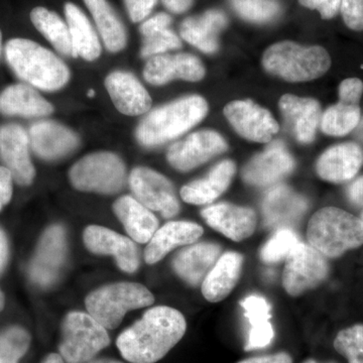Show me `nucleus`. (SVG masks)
Wrapping results in <instances>:
<instances>
[{
	"label": "nucleus",
	"mask_w": 363,
	"mask_h": 363,
	"mask_svg": "<svg viewBox=\"0 0 363 363\" xmlns=\"http://www.w3.org/2000/svg\"><path fill=\"white\" fill-rule=\"evenodd\" d=\"M187 330L183 314L174 308L157 306L124 330L116 340L124 359L131 363H156L180 342Z\"/></svg>",
	"instance_id": "obj_1"
},
{
	"label": "nucleus",
	"mask_w": 363,
	"mask_h": 363,
	"mask_svg": "<svg viewBox=\"0 0 363 363\" xmlns=\"http://www.w3.org/2000/svg\"><path fill=\"white\" fill-rule=\"evenodd\" d=\"M6 58L18 78L40 90L61 89L70 79V71L61 59L30 40H9Z\"/></svg>",
	"instance_id": "obj_2"
},
{
	"label": "nucleus",
	"mask_w": 363,
	"mask_h": 363,
	"mask_svg": "<svg viewBox=\"0 0 363 363\" xmlns=\"http://www.w3.org/2000/svg\"><path fill=\"white\" fill-rule=\"evenodd\" d=\"M206 100L198 95L183 97L150 112L138 126L136 138L145 147L175 140L206 116Z\"/></svg>",
	"instance_id": "obj_3"
},
{
	"label": "nucleus",
	"mask_w": 363,
	"mask_h": 363,
	"mask_svg": "<svg viewBox=\"0 0 363 363\" xmlns=\"http://www.w3.org/2000/svg\"><path fill=\"white\" fill-rule=\"evenodd\" d=\"M307 238L325 257L335 259L363 245V223L342 209L325 207L310 219Z\"/></svg>",
	"instance_id": "obj_4"
},
{
	"label": "nucleus",
	"mask_w": 363,
	"mask_h": 363,
	"mask_svg": "<svg viewBox=\"0 0 363 363\" xmlns=\"http://www.w3.org/2000/svg\"><path fill=\"white\" fill-rule=\"evenodd\" d=\"M262 66L269 74L289 82H306L323 76L330 68L331 60L322 47L281 42L264 52Z\"/></svg>",
	"instance_id": "obj_5"
},
{
	"label": "nucleus",
	"mask_w": 363,
	"mask_h": 363,
	"mask_svg": "<svg viewBox=\"0 0 363 363\" xmlns=\"http://www.w3.org/2000/svg\"><path fill=\"white\" fill-rule=\"evenodd\" d=\"M152 294L140 284L117 283L88 295L85 304L91 316L106 329H116L126 313L154 304Z\"/></svg>",
	"instance_id": "obj_6"
},
{
	"label": "nucleus",
	"mask_w": 363,
	"mask_h": 363,
	"mask_svg": "<svg viewBox=\"0 0 363 363\" xmlns=\"http://www.w3.org/2000/svg\"><path fill=\"white\" fill-rule=\"evenodd\" d=\"M111 343L106 328L90 314L71 312L62 324L60 355L67 363L90 362Z\"/></svg>",
	"instance_id": "obj_7"
},
{
	"label": "nucleus",
	"mask_w": 363,
	"mask_h": 363,
	"mask_svg": "<svg viewBox=\"0 0 363 363\" xmlns=\"http://www.w3.org/2000/svg\"><path fill=\"white\" fill-rule=\"evenodd\" d=\"M69 178L79 191L114 194L125 183V166L123 160L112 152H95L76 162Z\"/></svg>",
	"instance_id": "obj_8"
},
{
	"label": "nucleus",
	"mask_w": 363,
	"mask_h": 363,
	"mask_svg": "<svg viewBox=\"0 0 363 363\" xmlns=\"http://www.w3.org/2000/svg\"><path fill=\"white\" fill-rule=\"evenodd\" d=\"M328 272L326 257L311 245L300 242L286 259L283 286L289 295L298 297L321 285Z\"/></svg>",
	"instance_id": "obj_9"
},
{
	"label": "nucleus",
	"mask_w": 363,
	"mask_h": 363,
	"mask_svg": "<svg viewBox=\"0 0 363 363\" xmlns=\"http://www.w3.org/2000/svg\"><path fill=\"white\" fill-rule=\"evenodd\" d=\"M130 185L135 199L143 206L159 212L164 218L179 213L180 204L171 182L154 169L138 167L133 169Z\"/></svg>",
	"instance_id": "obj_10"
},
{
	"label": "nucleus",
	"mask_w": 363,
	"mask_h": 363,
	"mask_svg": "<svg viewBox=\"0 0 363 363\" xmlns=\"http://www.w3.org/2000/svg\"><path fill=\"white\" fill-rule=\"evenodd\" d=\"M66 255L65 229L61 225L50 227L40 238L30 264V277L33 283L40 286L52 285L64 266Z\"/></svg>",
	"instance_id": "obj_11"
},
{
	"label": "nucleus",
	"mask_w": 363,
	"mask_h": 363,
	"mask_svg": "<svg viewBox=\"0 0 363 363\" xmlns=\"http://www.w3.org/2000/svg\"><path fill=\"white\" fill-rule=\"evenodd\" d=\"M227 150V143L218 133L202 130L174 143L168 150L167 159L173 168L188 172L197 168Z\"/></svg>",
	"instance_id": "obj_12"
},
{
	"label": "nucleus",
	"mask_w": 363,
	"mask_h": 363,
	"mask_svg": "<svg viewBox=\"0 0 363 363\" xmlns=\"http://www.w3.org/2000/svg\"><path fill=\"white\" fill-rule=\"evenodd\" d=\"M224 116L238 135L252 142L269 143L279 131L271 112L252 100L230 102L224 108Z\"/></svg>",
	"instance_id": "obj_13"
},
{
	"label": "nucleus",
	"mask_w": 363,
	"mask_h": 363,
	"mask_svg": "<svg viewBox=\"0 0 363 363\" xmlns=\"http://www.w3.org/2000/svg\"><path fill=\"white\" fill-rule=\"evenodd\" d=\"M30 140L26 131L16 123L0 126V157L20 185L33 183L35 171L30 161Z\"/></svg>",
	"instance_id": "obj_14"
},
{
	"label": "nucleus",
	"mask_w": 363,
	"mask_h": 363,
	"mask_svg": "<svg viewBox=\"0 0 363 363\" xmlns=\"http://www.w3.org/2000/svg\"><path fill=\"white\" fill-rule=\"evenodd\" d=\"M294 167L295 162L286 145L276 140L247 162L242 178L250 185L264 187L281 180L293 171Z\"/></svg>",
	"instance_id": "obj_15"
},
{
	"label": "nucleus",
	"mask_w": 363,
	"mask_h": 363,
	"mask_svg": "<svg viewBox=\"0 0 363 363\" xmlns=\"http://www.w3.org/2000/svg\"><path fill=\"white\" fill-rule=\"evenodd\" d=\"M205 76V68L197 57L190 54L157 55L147 61L143 77L150 84L161 86L175 80L197 82Z\"/></svg>",
	"instance_id": "obj_16"
},
{
	"label": "nucleus",
	"mask_w": 363,
	"mask_h": 363,
	"mask_svg": "<svg viewBox=\"0 0 363 363\" xmlns=\"http://www.w3.org/2000/svg\"><path fill=\"white\" fill-rule=\"evenodd\" d=\"M83 240L91 252L113 255L119 269L123 272L133 274L140 266L138 247L133 240L111 229L97 225L88 226L83 234Z\"/></svg>",
	"instance_id": "obj_17"
},
{
	"label": "nucleus",
	"mask_w": 363,
	"mask_h": 363,
	"mask_svg": "<svg viewBox=\"0 0 363 363\" xmlns=\"http://www.w3.org/2000/svg\"><path fill=\"white\" fill-rule=\"evenodd\" d=\"M28 140L33 152L47 161L66 157L77 149L80 143L73 130L58 123L47 121L30 126Z\"/></svg>",
	"instance_id": "obj_18"
},
{
	"label": "nucleus",
	"mask_w": 363,
	"mask_h": 363,
	"mask_svg": "<svg viewBox=\"0 0 363 363\" xmlns=\"http://www.w3.org/2000/svg\"><path fill=\"white\" fill-rule=\"evenodd\" d=\"M201 215L208 225L238 242L250 238L257 228V214L247 207L222 203L205 208Z\"/></svg>",
	"instance_id": "obj_19"
},
{
	"label": "nucleus",
	"mask_w": 363,
	"mask_h": 363,
	"mask_svg": "<svg viewBox=\"0 0 363 363\" xmlns=\"http://www.w3.org/2000/svg\"><path fill=\"white\" fill-rule=\"evenodd\" d=\"M105 86L117 111L125 116H142L152 107L149 92L133 74L112 72L105 79Z\"/></svg>",
	"instance_id": "obj_20"
},
{
	"label": "nucleus",
	"mask_w": 363,
	"mask_h": 363,
	"mask_svg": "<svg viewBox=\"0 0 363 363\" xmlns=\"http://www.w3.org/2000/svg\"><path fill=\"white\" fill-rule=\"evenodd\" d=\"M279 109L298 142L314 140L318 125L321 123V107L312 98L286 94L279 100Z\"/></svg>",
	"instance_id": "obj_21"
},
{
	"label": "nucleus",
	"mask_w": 363,
	"mask_h": 363,
	"mask_svg": "<svg viewBox=\"0 0 363 363\" xmlns=\"http://www.w3.org/2000/svg\"><path fill=\"white\" fill-rule=\"evenodd\" d=\"M363 164V150L357 143L334 145L318 159L320 178L332 183H343L354 178Z\"/></svg>",
	"instance_id": "obj_22"
},
{
	"label": "nucleus",
	"mask_w": 363,
	"mask_h": 363,
	"mask_svg": "<svg viewBox=\"0 0 363 363\" xmlns=\"http://www.w3.org/2000/svg\"><path fill=\"white\" fill-rule=\"evenodd\" d=\"M308 208L307 200L286 186L267 191L262 202L264 223L269 227L288 228L302 217Z\"/></svg>",
	"instance_id": "obj_23"
},
{
	"label": "nucleus",
	"mask_w": 363,
	"mask_h": 363,
	"mask_svg": "<svg viewBox=\"0 0 363 363\" xmlns=\"http://www.w3.org/2000/svg\"><path fill=\"white\" fill-rule=\"evenodd\" d=\"M203 234L199 224L188 221H169L157 229L145 252L147 264H154L164 259L174 248L196 242Z\"/></svg>",
	"instance_id": "obj_24"
},
{
	"label": "nucleus",
	"mask_w": 363,
	"mask_h": 363,
	"mask_svg": "<svg viewBox=\"0 0 363 363\" xmlns=\"http://www.w3.org/2000/svg\"><path fill=\"white\" fill-rule=\"evenodd\" d=\"M235 172V164L230 160L219 162L204 179L184 186L180 192L182 199L193 205H205L215 201L228 189Z\"/></svg>",
	"instance_id": "obj_25"
},
{
	"label": "nucleus",
	"mask_w": 363,
	"mask_h": 363,
	"mask_svg": "<svg viewBox=\"0 0 363 363\" xmlns=\"http://www.w3.org/2000/svg\"><path fill=\"white\" fill-rule=\"evenodd\" d=\"M221 247L214 243H197L182 250L173 260L181 279L192 286L199 285L220 257Z\"/></svg>",
	"instance_id": "obj_26"
},
{
	"label": "nucleus",
	"mask_w": 363,
	"mask_h": 363,
	"mask_svg": "<svg viewBox=\"0 0 363 363\" xmlns=\"http://www.w3.org/2000/svg\"><path fill=\"white\" fill-rule=\"evenodd\" d=\"M243 257L238 252L224 253L202 281V294L207 301L218 303L228 297L238 284Z\"/></svg>",
	"instance_id": "obj_27"
},
{
	"label": "nucleus",
	"mask_w": 363,
	"mask_h": 363,
	"mask_svg": "<svg viewBox=\"0 0 363 363\" xmlns=\"http://www.w3.org/2000/svg\"><path fill=\"white\" fill-rule=\"evenodd\" d=\"M226 25L225 14L211 9L202 16L186 18L181 25V37L200 51L212 54L218 50V35Z\"/></svg>",
	"instance_id": "obj_28"
},
{
	"label": "nucleus",
	"mask_w": 363,
	"mask_h": 363,
	"mask_svg": "<svg viewBox=\"0 0 363 363\" xmlns=\"http://www.w3.org/2000/svg\"><path fill=\"white\" fill-rule=\"evenodd\" d=\"M114 213L123 224L131 240L147 243L159 229V220L152 212L135 198L123 196L113 205Z\"/></svg>",
	"instance_id": "obj_29"
},
{
	"label": "nucleus",
	"mask_w": 363,
	"mask_h": 363,
	"mask_svg": "<svg viewBox=\"0 0 363 363\" xmlns=\"http://www.w3.org/2000/svg\"><path fill=\"white\" fill-rule=\"evenodd\" d=\"M52 111V104L32 86L11 85L0 93V113L4 116L43 117Z\"/></svg>",
	"instance_id": "obj_30"
},
{
	"label": "nucleus",
	"mask_w": 363,
	"mask_h": 363,
	"mask_svg": "<svg viewBox=\"0 0 363 363\" xmlns=\"http://www.w3.org/2000/svg\"><path fill=\"white\" fill-rule=\"evenodd\" d=\"M240 304L250 326L245 351L267 347L274 337L271 305L267 298L257 295L248 296Z\"/></svg>",
	"instance_id": "obj_31"
},
{
	"label": "nucleus",
	"mask_w": 363,
	"mask_h": 363,
	"mask_svg": "<svg viewBox=\"0 0 363 363\" xmlns=\"http://www.w3.org/2000/svg\"><path fill=\"white\" fill-rule=\"evenodd\" d=\"M65 14L72 44L77 57L89 62L99 58L101 45L85 13L77 6L68 2L65 6Z\"/></svg>",
	"instance_id": "obj_32"
},
{
	"label": "nucleus",
	"mask_w": 363,
	"mask_h": 363,
	"mask_svg": "<svg viewBox=\"0 0 363 363\" xmlns=\"http://www.w3.org/2000/svg\"><path fill=\"white\" fill-rule=\"evenodd\" d=\"M171 23V16L162 13L156 14L140 26V30L143 38L140 51L143 58H152L169 50L180 49V38L169 30Z\"/></svg>",
	"instance_id": "obj_33"
},
{
	"label": "nucleus",
	"mask_w": 363,
	"mask_h": 363,
	"mask_svg": "<svg viewBox=\"0 0 363 363\" xmlns=\"http://www.w3.org/2000/svg\"><path fill=\"white\" fill-rule=\"evenodd\" d=\"M98 28L105 47L117 52L125 48L128 42L125 28L107 0H84Z\"/></svg>",
	"instance_id": "obj_34"
},
{
	"label": "nucleus",
	"mask_w": 363,
	"mask_h": 363,
	"mask_svg": "<svg viewBox=\"0 0 363 363\" xmlns=\"http://www.w3.org/2000/svg\"><path fill=\"white\" fill-rule=\"evenodd\" d=\"M33 25L49 40L60 54L76 58L68 23H64L58 14L45 7L38 6L30 13Z\"/></svg>",
	"instance_id": "obj_35"
},
{
	"label": "nucleus",
	"mask_w": 363,
	"mask_h": 363,
	"mask_svg": "<svg viewBox=\"0 0 363 363\" xmlns=\"http://www.w3.org/2000/svg\"><path fill=\"white\" fill-rule=\"evenodd\" d=\"M360 123L358 104L339 102L329 107L321 117V130L326 135L343 136L354 130Z\"/></svg>",
	"instance_id": "obj_36"
},
{
	"label": "nucleus",
	"mask_w": 363,
	"mask_h": 363,
	"mask_svg": "<svg viewBox=\"0 0 363 363\" xmlns=\"http://www.w3.org/2000/svg\"><path fill=\"white\" fill-rule=\"evenodd\" d=\"M235 13L243 20L255 23H267L281 13L278 0H231Z\"/></svg>",
	"instance_id": "obj_37"
},
{
	"label": "nucleus",
	"mask_w": 363,
	"mask_h": 363,
	"mask_svg": "<svg viewBox=\"0 0 363 363\" xmlns=\"http://www.w3.org/2000/svg\"><path fill=\"white\" fill-rule=\"evenodd\" d=\"M30 345V335L18 326L0 332V363H18Z\"/></svg>",
	"instance_id": "obj_38"
},
{
	"label": "nucleus",
	"mask_w": 363,
	"mask_h": 363,
	"mask_svg": "<svg viewBox=\"0 0 363 363\" xmlns=\"http://www.w3.org/2000/svg\"><path fill=\"white\" fill-rule=\"evenodd\" d=\"M301 241L290 228H279L260 250V259L267 264L286 259Z\"/></svg>",
	"instance_id": "obj_39"
},
{
	"label": "nucleus",
	"mask_w": 363,
	"mask_h": 363,
	"mask_svg": "<svg viewBox=\"0 0 363 363\" xmlns=\"http://www.w3.org/2000/svg\"><path fill=\"white\" fill-rule=\"evenodd\" d=\"M334 348L350 363H363V325L343 329L334 340Z\"/></svg>",
	"instance_id": "obj_40"
},
{
	"label": "nucleus",
	"mask_w": 363,
	"mask_h": 363,
	"mask_svg": "<svg viewBox=\"0 0 363 363\" xmlns=\"http://www.w3.org/2000/svg\"><path fill=\"white\" fill-rule=\"evenodd\" d=\"M340 9L348 28L353 30H363V0H342Z\"/></svg>",
	"instance_id": "obj_41"
},
{
	"label": "nucleus",
	"mask_w": 363,
	"mask_h": 363,
	"mask_svg": "<svg viewBox=\"0 0 363 363\" xmlns=\"http://www.w3.org/2000/svg\"><path fill=\"white\" fill-rule=\"evenodd\" d=\"M363 92V83L359 79H346L339 86L340 102L348 104H358Z\"/></svg>",
	"instance_id": "obj_42"
},
{
	"label": "nucleus",
	"mask_w": 363,
	"mask_h": 363,
	"mask_svg": "<svg viewBox=\"0 0 363 363\" xmlns=\"http://www.w3.org/2000/svg\"><path fill=\"white\" fill-rule=\"evenodd\" d=\"M157 2V0H124L126 11L133 23H140L147 18Z\"/></svg>",
	"instance_id": "obj_43"
},
{
	"label": "nucleus",
	"mask_w": 363,
	"mask_h": 363,
	"mask_svg": "<svg viewBox=\"0 0 363 363\" xmlns=\"http://www.w3.org/2000/svg\"><path fill=\"white\" fill-rule=\"evenodd\" d=\"M303 6L316 9L324 20H330L338 13L342 0H298Z\"/></svg>",
	"instance_id": "obj_44"
},
{
	"label": "nucleus",
	"mask_w": 363,
	"mask_h": 363,
	"mask_svg": "<svg viewBox=\"0 0 363 363\" xmlns=\"http://www.w3.org/2000/svg\"><path fill=\"white\" fill-rule=\"evenodd\" d=\"M13 175L6 167H0V211L13 197Z\"/></svg>",
	"instance_id": "obj_45"
},
{
	"label": "nucleus",
	"mask_w": 363,
	"mask_h": 363,
	"mask_svg": "<svg viewBox=\"0 0 363 363\" xmlns=\"http://www.w3.org/2000/svg\"><path fill=\"white\" fill-rule=\"evenodd\" d=\"M238 363H293V358L289 353L278 352L274 354L247 358Z\"/></svg>",
	"instance_id": "obj_46"
},
{
	"label": "nucleus",
	"mask_w": 363,
	"mask_h": 363,
	"mask_svg": "<svg viewBox=\"0 0 363 363\" xmlns=\"http://www.w3.org/2000/svg\"><path fill=\"white\" fill-rule=\"evenodd\" d=\"M348 198L353 204L363 207V176L357 178L348 187Z\"/></svg>",
	"instance_id": "obj_47"
},
{
	"label": "nucleus",
	"mask_w": 363,
	"mask_h": 363,
	"mask_svg": "<svg viewBox=\"0 0 363 363\" xmlns=\"http://www.w3.org/2000/svg\"><path fill=\"white\" fill-rule=\"evenodd\" d=\"M164 6L174 13H183L192 6L194 0H162Z\"/></svg>",
	"instance_id": "obj_48"
},
{
	"label": "nucleus",
	"mask_w": 363,
	"mask_h": 363,
	"mask_svg": "<svg viewBox=\"0 0 363 363\" xmlns=\"http://www.w3.org/2000/svg\"><path fill=\"white\" fill-rule=\"evenodd\" d=\"M9 253V242H7L6 233L0 228V274H2L6 269Z\"/></svg>",
	"instance_id": "obj_49"
},
{
	"label": "nucleus",
	"mask_w": 363,
	"mask_h": 363,
	"mask_svg": "<svg viewBox=\"0 0 363 363\" xmlns=\"http://www.w3.org/2000/svg\"><path fill=\"white\" fill-rule=\"evenodd\" d=\"M42 363H65V360L63 357L57 353H51V354L47 355L43 360Z\"/></svg>",
	"instance_id": "obj_50"
},
{
	"label": "nucleus",
	"mask_w": 363,
	"mask_h": 363,
	"mask_svg": "<svg viewBox=\"0 0 363 363\" xmlns=\"http://www.w3.org/2000/svg\"><path fill=\"white\" fill-rule=\"evenodd\" d=\"M89 363H123V362H117V360L108 359V358H102V359L94 360V362H91Z\"/></svg>",
	"instance_id": "obj_51"
},
{
	"label": "nucleus",
	"mask_w": 363,
	"mask_h": 363,
	"mask_svg": "<svg viewBox=\"0 0 363 363\" xmlns=\"http://www.w3.org/2000/svg\"><path fill=\"white\" fill-rule=\"evenodd\" d=\"M358 125L359 126H358V130L357 131V138H359L360 140H363V121L362 123L358 124Z\"/></svg>",
	"instance_id": "obj_52"
},
{
	"label": "nucleus",
	"mask_w": 363,
	"mask_h": 363,
	"mask_svg": "<svg viewBox=\"0 0 363 363\" xmlns=\"http://www.w3.org/2000/svg\"><path fill=\"white\" fill-rule=\"evenodd\" d=\"M4 296L2 294L1 290H0V312L4 310Z\"/></svg>",
	"instance_id": "obj_53"
},
{
	"label": "nucleus",
	"mask_w": 363,
	"mask_h": 363,
	"mask_svg": "<svg viewBox=\"0 0 363 363\" xmlns=\"http://www.w3.org/2000/svg\"><path fill=\"white\" fill-rule=\"evenodd\" d=\"M2 54V33L1 30H0V57H1Z\"/></svg>",
	"instance_id": "obj_54"
},
{
	"label": "nucleus",
	"mask_w": 363,
	"mask_h": 363,
	"mask_svg": "<svg viewBox=\"0 0 363 363\" xmlns=\"http://www.w3.org/2000/svg\"><path fill=\"white\" fill-rule=\"evenodd\" d=\"M303 363H320V362H316V360H315V359H307V360H305V362ZM328 363H334V362H328Z\"/></svg>",
	"instance_id": "obj_55"
},
{
	"label": "nucleus",
	"mask_w": 363,
	"mask_h": 363,
	"mask_svg": "<svg viewBox=\"0 0 363 363\" xmlns=\"http://www.w3.org/2000/svg\"><path fill=\"white\" fill-rule=\"evenodd\" d=\"M94 94H95L94 90L91 89L89 91V92H88V96H89L90 98H92L93 96H94Z\"/></svg>",
	"instance_id": "obj_56"
},
{
	"label": "nucleus",
	"mask_w": 363,
	"mask_h": 363,
	"mask_svg": "<svg viewBox=\"0 0 363 363\" xmlns=\"http://www.w3.org/2000/svg\"><path fill=\"white\" fill-rule=\"evenodd\" d=\"M360 219H362V223H363V212L362 213V218H360Z\"/></svg>",
	"instance_id": "obj_57"
}]
</instances>
